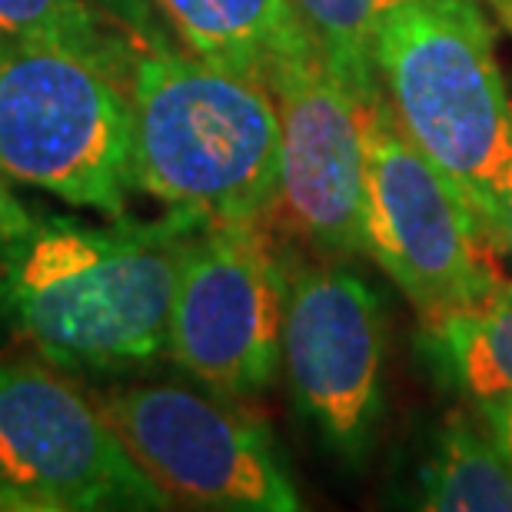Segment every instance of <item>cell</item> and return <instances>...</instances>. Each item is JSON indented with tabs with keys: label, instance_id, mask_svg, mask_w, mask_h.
I'll return each instance as SVG.
<instances>
[{
	"label": "cell",
	"instance_id": "14",
	"mask_svg": "<svg viewBox=\"0 0 512 512\" xmlns=\"http://www.w3.org/2000/svg\"><path fill=\"white\" fill-rule=\"evenodd\" d=\"M449 366L479 403L512 399V283L429 326Z\"/></svg>",
	"mask_w": 512,
	"mask_h": 512
},
{
	"label": "cell",
	"instance_id": "4",
	"mask_svg": "<svg viewBox=\"0 0 512 512\" xmlns=\"http://www.w3.org/2000/svg\"><path fill=\"white\" fill-rule=\"evenodd\" d=\"M130 90L64 50L0 34V177L127 217L133 187Z\"/></svg>",
	"mask_w": 512,
	"mask_h": 512
},
{
	"label": "cell",
	"instance_id": "5",
	"mask_svg": "<svg viewBox=\"0 0 512 512\" xmlns=\"http://www.w3.org/2000/svg\"><path fill=\"white\" fill-rule=\"evenodd\" d=\"M366 150V253L426 326L466 310L509 280L499 247L456 183L416 147L383 90L360 97Z\"/></svg>",
	"mask_w": 512,
	"mask_h": 512
},
{
	"label": "cell",
	"instance_id": "18",
	"mask_svg": "<svg viewBox=\"0 0 512 512\" xmlns=\"http://www.w3.org/2000/svg\"><path fill=\"white\" fill-rule=\"evenodd\" d=\"M479 406H483L486 426L493 429L499 449H503V456L512 466V399H489V403H479Z\"/></svg>",
	"mask_w": 512,
	"mask_h": 512
},
{
	"label": "cell",
	"instance_id": "12",
	"mask_svg": "<svg viewBox=\"0 0 512 512\" xmlns=\"http://www.w3.org/2000/svg\"><path fill=\"white\" fill-rule=\"evenodd\" d=\"M423 509L512 512V466L493 429L483 433L463 413H449L436 456L423 469Z\"/></svg>",
	"mask_w": 512,
	"mask_h": 512
},
{
	"label": "cell",
	"instance_id": "6",
	"mask_svg": "<svg viewBox=\"0 0 512 512\" xmlns=\"http://www.w3.org/2000/svg\"><path fill=\"white\" fill-rule=\"evenodd\" d=\"M124 439L64 373L0 360V509L100 512L170 509Z\"/></svg>",
	"mask_w": 512,
	"mask_h": 512
},
{
	"label": "cell",
	"instance_id": "13",
	"mask_svg": "<svg viewBox=\"0 0 512 512\" xmlns=\"http://www.w3.org/2000/svg\"><path fill=\"white\" fill-rule=\"evenodd\" d=\"M0 34L64 50L130 90L140 47L94 0H0Z\"/></svg>",
	"mask_w": 512,
	"mask_h": 512
},
{
	"label": "cell",
	"instance_id": "15",
	"mask_svg": "<svg viewBox=\"0 0 512 512\" xmlns=\"http://www.w3.org/2000/svg\"><path fill=\"white\" fill-rule=\"evenodd\" d=\"M313 44L356 97L383 90L376 74V37L396 7L413 0H293Z\"/></svg>",
	"mask_w": 512,
	"mask_h": 512
},
{
	"label": "cell",
	"instance_id": "11",
	"mask_svg": "<svg viewBox=\"0 0 512 512\" xmlns=\"http://www.w3.org/2000/svg\"><path fill=\"white\" fill-rule=\"evenodd\" d=\"M193 57L266 87L273 70L313 44L293 0H150Z\"/></svg>",
	"mask_w": 512,
	"mask_h": 512
},
{
	"label": "cell",
	"instance_id": "9",
	"mask_svg": "<svg viewBox=\"0 0 512 512\" xmlns=\"http://www.w3.org/2000/svg\"><path fill=\"white\" fill-rule=\"evenodd\" d=\"M266 90L280 110V197L273 217L320 250L366 253L360 97L316 44L286 57Z\"/></svg>",
	"mask_w": 512,
	"mask_h": 512
},
{
	"label": "cell",
	"instance_id": "3",
	"mask_svg": "<svg viewBox=\"0 0 512 512\" xmlns=\"http://www.w3.org/2000/svg\"><path fill=\"white\" fill-rule=\"evenodd\" d=\"M376 74L399 124L456 183L503 250L512 104L479 0H413L376 37Z\"/></svg>",
	"mask_w": 512,
	"mask_h": 512
},
{
	"label": "cell",
	"instance_id": "1",
	"mask_svg": "<svg viewBox=\"0 0 512 512\" xmlns=\"http://www.w3.org/2000/svg\"><path fill=\"white\" fill-rule=\"evenodd\" d=\"M207 220L44 217L0 247V316L67 373H127L167 353L180 260Z\"/></svg>",
	"mask_w": 512,
	"mask_h": 512
},
{
	"label": "cell",
	"instance_id": "17",
	"mask_svg": "<svg viewBox=\"0 0 512 512\" xmlns=\"http://www.w3.org/2000/svg\"><path fill=\"white\" fill-rule=\"evenodd\" d=\"M37 217L40 213L30 210L27 203L10 190V183L0 177V247H7V243H14L17 237H24V233L37 223Z\"/></svg>",
	"mask_w": 512,
	"mask_h": 512
},
{
	"label": "cell",
	"instance_id": "2",
	"mask_svg": "<svg viewBox=\"0 0 512 512\" xmlns=\"http://www.w3.org/2000/svg\"><path fill=\"white\" fill-rule=\"evenodd\" d=\"M133 187L207 223H266L280 197V110L250 77L173 47L137 50Z\"/></svg>",
	"mask_w": 512,
	"mask_h": 512
},
{
	"label": "cell",
	"instance_id": "19",
	"mask_svg": "<svg viewBox=\"0 0 512 512\" xmlns=\"http://www.w3.org/2000/svg\"><path fill=\"white\" fill-rule=\"evenodd\" d=\"M503 250L512 256V163L503 183Z\"/></svg>",
	"mask_w": 512,
	"mask_h": 512
},
{
	"label": "cell",
	"instance_id": "20",
	"mask_svg": "<svg viewBox=\"0 0 512 512\" xmlns=\"http://www.w3.org/2000/svg\"><path fill=\"white\" fill-rule=\"evenodd\" d=\"M489 4H493L499 10V17H503L506 24L512 27V0H489Z\"/></svg>",
	"mask_w": 512,
	"mask_h": 512
},
{
	"label": "cell",
	"instance_id": "10",
	"mask_svg": "<svg viewBox=\"0 0 512 512\" xmlns=\"http://www.w3.org/2000/svg\"><path fill=\"white\" fill-rule=\"evenodd\" d=\"M383 306L360 273L316 263L290 273L283 366L296 403L336 453L360 456L380 413Z\"/></svg>",
	"mask_w": 512,
	"mask_h": 512
},
{
	"label": "cell",
	"instance_id": "7",
	"mask_svg": "<svg viewBox=\"0 0 512 512\" xmlns=\"http://www.w3.org/2000/svg\"><path fill=\"white\" fill-rule=\"evenodd\" d=\"M286 296L263 223H207L183 250L167 353L227 399L263 393L283 366Z\"/></svg>",
	"mask_w": 512,
	"mask_h": 512
},
{
	"label": "cell",
	"instance_id": "16",
	"mask_svg": "<svg viewBox=\"0 0 512 512\" xmlns=\"http://www.w3.org/2000/svg\"><path fill=\"white\" fill-rule=\"evenodd\" d=\"M104 14L114 20L117 27H124L130 40L140 50L147 47H170L167 27L160 24V14L150 0H94Z\"/></svg>",
	"mask_w": 512,
	"mask_h": 512
},
{
	"label": "cell",
	"instance_id": "8",
	"mask_svg": "<svg viewBox=\"0 0 512 512\" xmlns=\"http://www.w3.org/2000/svg\"><path fill=\"white\" fill-rule=\"evenodd\" d=\"M100 413L173 506L220 512H296L290 473L270 433L223 403L173 383H133L97 393Z\"/></svg>",
	"mask_w": 512,
	"mask_h": 512
}]
</instances>
